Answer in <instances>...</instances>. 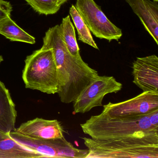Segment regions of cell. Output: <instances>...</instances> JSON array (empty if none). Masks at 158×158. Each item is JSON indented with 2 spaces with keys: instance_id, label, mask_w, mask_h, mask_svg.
Instances as JSON below:
<instances>
[{
  "instance_id": "6da1fadb",
  "label": "cell",
  "mask_w": 158,
  "mask_h": 158,
  "mask_svg": "<svg viewBox=\"0 0 158 158\" xmlns=\"http://www.w3.org/2000/svg\"><path fill=\"white\" fill-rule=\"evenodd\" d=\"M42 47L52 51L57 66V93L63 103L73 102L84 89L99 76L82 57H74L67 49L59 25L50 28L43 38Z\"/></svg>"
},
{
  "instance_id": "7a4b0ae2",
  "label": "cell",
  "mask_w": 158,
  "mask_h": 158,
  "mask_svg": "<svg viewBox=\"0 0 158 158\" xmlns=\"http://www.w3.org/2000/svg\"><path fill=\"white\" fill-rule=\"evenodd\" d=\"M83 132L97 140H110L158 134V109L134 117H112L102 112L80 124Z\"/></svg>"
},
{
  "instance_id": "3957f363",
  "label": "cell",
  "mask_w": 158,
  "mask_h": 158,
  "mask_svg": "<svg viewBox=\"0 0 158 158\" xmlns=\"http://www.w3.org/2000/svg\"><path fill=\"white\" fill-rule=\"evenodd\" d=\"M86 158H158V134L110 140L82 138Z\"/></svg>"
},
{
  "instance_id": "277c9868",
  "label": "cell",
  "mask_w": 158,
  "mask_h": 158,
  "mask_svg": "<svg viewBox=\"0 0 158 158\" xmlns=\"http://www.w3.org/2000/svg\"><path fill=\"white\" fill-rule=\"evenodd\" d=\"M22 78L26 88L48 94L57 93L58 72L52 51L42 47L27 56Z\"/></svg>"
},
{
  "instance_id": "5b68a950",
  "label": "cell",
  "mask_w": 158,
  "mask_h": 158,
  "mask_svg": "<svg viewBox=\"0 0 158 158\" xmlns=\"http://www.w3.org/2000/svg\"><path fill=\"white\" fill-rule=\"evenodd\" d=\"M11 137L25 147L39 152L45 158H86L88 150L77 148L63 137L61 138L37 139L16 131L9 133Z\"/></svg>"
},
{
  "instance_id": "8992f818",
  "label": "cell",
  "mask_w": 158,
  "mask_h": 158,
  "mask_svg": "<svg viewBox=\"0 0 158 158\" xmlns=\"http://www.w3.org/2000/svg\"><path fill=\"white\" fill-rule=\"evenodd\" d=\"M75 7L96 37L110 42L122 37V29L110 21L94 0H76Z\"/></svg>"
},
{
  "instance_id": "52a82bcc",
  "label": "cell",
  "mask_w": 158,
  "mask_h": 158,
  "mask_svg": "<svg viewBox=\"0 0 158 158\" xmlns=\"http://www.w3.org/2000/svg\"><path fill=\"white\" fill-rule=\"evenodd\" d=\"M122 88L123 85L113 77L98 76L73 102L74 112L84 114L95 107L102 106L106 95L117 93Z\"/></svg>"
},
{
  "instance_id": "ba28073f",
  "label": "cell",
  "mask_w": 158,
  "mask_h": 158,
  "mask_svg": "<svg viewBox=\"0 0 158 158\" xmlns=\"http://www.w3.org/2000/svg\"><path fill=\"white\" fill-rule=\"evenodd\" d=\"M102 112L112 117H134L148 114L158 109V92L144 91L122 102L103 105Z\"/></svg>"
},
{
  "instance_id": "9c48e42d",
  "label": "cell",
  "mask_w": 158,
  "mask_h": 158,
  "mask_svg": "<svg viewBox=\"0 0 158 158\" xmlns=\"http://www.w3.org/2000/svg\"><path fill=\"white\" fill-rule=\"evenodd\" d=\"M133 83L144 91L158 92V58L137 57L132 64Z\"/></svg>"
},
{
  "instance_id": "30bf717a",
  "label": "cell",
  "mask_w": 158,
  "mask_h": 158,
  "mask_svg": "<svg viewBox=\"0 0 158 158\" xmlns=\"http://www.w3.org/2000/svg\"><path fill=\"white\" fill-rule=\"evenodd\" d=\"M15 131L34 138L49 139L64 137L63 128L57 120L36 118L23 123Z\"/></svg>"
},
{
  "instance_id": "8fae6325",
  "label": "cell",
  "mask_w": 158,
  "mask_h": 158,
  "mask_svg": "<svg viewBox=\"0 0 158 158\" xmlns=\"http://www.w3.org/2000/svg\"><path fill=\"white\" fill-rule=\"evenodd\" d=\"M143 26L158 45V1L154 0H124Z\"/></svg>"
},
{
  "instance_id": "7c38bea8",
  "label": "cell",
  "mask_w": 158,
  "mask_h": 158,
  "mask_svg": "<svg viewBox=\"0 0 158 158\" xmlns=\"http://www.w3.org/2000/svg\"><path fill=\"white\" fill-rule=\"evenodd\" d=\"M16 117L17 111L10 93L0 81V131L10 133L15 131Z\"/></svg>"
},
{
  "instance_id": "4fadbf2b",
  "label": "cell",
  "mask_w": 158,
  "mask_h": 158,
  "mask_svg": "<svg viewBox=\"0 0 158 158\" xmlns=\"http://www.w3.org/2000/svg\"><path fill=\"white\" fill-rule=\"evenodd\" d=\"M35 158L45 157L15 141L9 133L0 131V158Z\"/></svg>"
},
{
  "instance_id": "5bb4252c",
  "label": "cell",
  "mask_w": 158,
  "mask_h": 158,
  "mask_svg": "<svg viewBox=\"0 0 158 158\" xmlns=\"http://www.w3.org/2000/svg\"><path fill=\"white\" fill-rule=\"evenodd\" d=\"M0 34L12 41L24 42L30 44L35 43V38L20 27L11 16L0 21Z\"/></svg>"
},
{
  "instance_id": "9a60e30c",
  "label": "cell",
  "mask_w": 158,
  "mask_h": 158,
  "mask_svg": "<svg viewBox=\"0 0 158 158\" xmlns=\"http://www.w3.org/2000/svg\"><path fill=\"white\" fill-rule=\"evenodd\" d=\"M59 27L63 40L69 52L74 57H81L80 49L77 41L74 27L71 22L70 15L63 18Z\"/></svg>"
},
{
  "instance_id": "2e32d148",
  "label": "cell",
  "mask_w": 158,
  "mask_h": 158,
  "mask_svg": "<svg viewBox=\"0 0 158 158\" xmlns=\"http://www.w3.org/2000/svg\"><path fill=\"white\" fill-rule=\"evenodd\" d=\"M69 13L77 30L78 40L96 49H99L97 44L93 40L90 31L74 5H72L70 8Z\"/></svg>"
},
{
  "instance_id": "e0dca14e",
  "label": "cell",
  "mask_w": 158,
  "mask_h": 158,
  "mask_svg": "<svg viewBox=\"0 0 158 158\" xmlns=\"http://www.w3.org/2000/svg\"><path fill=\"white\" fill-rule=\"evenodd\" d=\"M39 15H52L57 13L61 6L54 0H24Z\"/></svg>"
},
{
  "instance_id": "ac0fdd59",
  "label": "cell",
  "mask_w": 158,
  "mask_h": 158,
  "mask_svg": "<svg viewBox=\"0 0 158 158\" xmlns=\"http://www.w3.org/2000/svg\"><path fill=\"white\" fill-rule=\"evenodd\" d=\"M13 7L10 2L0 0V21L8 16H11Z\"/></svg>"
},
{
  "instance_id": "d6986e66",
  "label": "cell",
  "mask_w": 158,
  "mask_h": 158,
  "mask_svg": "<svg viewBox=\"0 0 158 158\" xmlns=\"http://www.w3.org/2000/svg\"><path fill=\"white\" fill-rule=\"evenodd\" d=\"M54 1H56L59 5L61 6L62 5H63L64 3L67 2L68 0H54Z\"/></svg>"
},
{
  "instance_id": "ffe728a7",
  "label": "cell",
  "mask_w": 158,
  "mask_h": 158,
  "mask_svg": "<svg viewBox=\"0 0 158 158\" xmlns=\"http://www.w3.org/2000/svg\"><path fill=\"white\" fill-rule=\"evenodd\" d=\"M3 60H3V57L1 55H0V64H1L2 63L3 61Z\"/></svg>"
},
{
  "instance_id": "44dd1931",
  "label": "cell",
  "mask_w": 158,
  "mask_h": 158,
  "mask_svg": "<svg viewBox=\"0 0 158 158\" xmlns=\"http://www.w3.org/2000/svg\"><path fill=\"white\" fill-rule=\"evenodd\" d=\"M154 1H158V0H154Z\"/></svg>"
}]
</instances>
